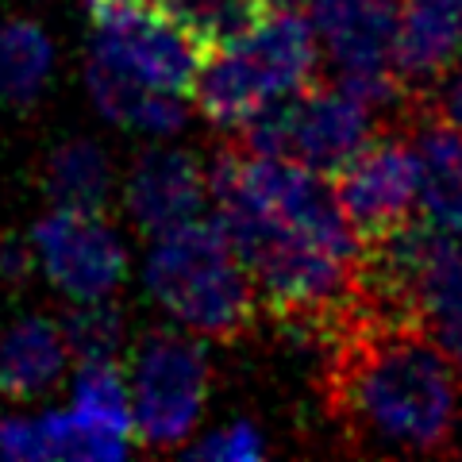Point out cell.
Wrapping results in <instances>:
<instances>
[{"mask_svg": "<svg viewBox=\"0 0 462 462\" xmlns=\"http://www.w3.org/2000/svg\"><path fill=\"white\" fill-rule=\"evenodd\" d=\"M316 66H320V47L309 20L293 8L263 12L239 39L200 58L189 97L208 124L243 132L273 100L309 85Z\"/></svg>", "mask_w": 462, "mask_h": 462, "instance_id": "cell-3", "label": "cell"}, {"mask_svg": "<svg viewBox=\"0 0 462 462\" xmlns=\"http://www.w3.org/2000/svg\"><path fill=\"white\" fill-rule=\"evenodd\" d=\"M189 455L208 462H254L266 455V439L251 420H231L220 431H208L197 447H189Z\"/></svg>", "mask_w": 462, "mask_h": 462, "instance_id": "cell-20", "label": "cell"}, {"mask_svg": "<svg viewBox=\"0 0 462 462\" xmlns=\"http://www.w3.org/2000/svg\"><path fill=\"white\" fill-rule=\"evenodd\" d=\"M135 436L69 404L66 412H16L0 420V458L39 462V458H81L108 462L132 455Z\"/></svg>", "mask_w": 462, "mask_h": 462, "instance_id": "cell-11", "label": "cell"}, {"mask_svg": "<svg viewBox=\"0 0 462 462\" xmlns=\"http://www.w3.org/2000/svg\"><path fill=\"white\" fill-rule=\"evenodd\" d=\"M420 162V212L431 227L462 239V127L424 116L416 132Z\"/></svg>", "mask_w": 462, "mask_h": 462, "instance_id": "cell-15", "label": "cell"}, {"mask_svg": "<svg viewBox=\"0 0 462 462\" xmlns=\"http://www.w3.org/2000/svg\"><path fill=\"white\" fill-rule=\"evenodd\" d=\"M32 270H35L32 243H20V239H0V282H5V285H20V282H23Z\"/></svg>", "mask_w": 462, "mask_h": 462, "instance_id": "cell-22", "label": "cell"}, {"mask_svg": "<svg viewBox=\"0 0 462 462\" xmlns=\"http://www.w3.org/2000/svg\"><path fill=\"white\" fill-rule=\"evenodd\" d=\"M35 270L74 305L108 300L127 278V247L105 212L54 208L32 231Z\"/></svg>", "mask_w": 462, "mask_h": 462, "instance_id": "cell-8", "label": "cell"}, {"mask_svg": "<svg viewBox=\"0 0 462 462\" xmlns=\"http://www.w3.org/2000/svg\"><path fill=\"white\" fill-rule=\"evenodd\" d=\"M143 285L200 339H236L254 324L258 293L216 220H189L151 239Z\"/></svg>", "mask_w": 462, "mask_h": 462, "instance_id": "cell-2", "label": "cell"}, {"mask_svg": "<svg viewBox=\"0 0 462 462\" xmlns=\"http://www.w3.org/2000/svg\"><path fill=\"white\" fill-rule=\"evenodd\" d=\"M208 200V170L189 151L154 147L135 158L124 181V208L143 236H162L189 220H200Z\"/></svg>", "mask_w": 462, "mask_h": 462, "instance_id": "cell-10", "label": "cell"}, {"mask_svg": "<svg viewBox=\"0 0 462 462\" xmlns=\"http://www.w3.org/2000/svg\"><path fill=\"white\" fill-rule=\"evenodd\" d=\"M89 93L97 100V108L108 116L112 124L127 127L139 135H173L185 124V97H173L162 89H151L147 81L132 78L127 69L112 66L108 58L89 54Z\"/></svg>", "mask_w": 462, "mask_h": 462, "instance_id": "cell-14", "label": "cell"}, {"mask_svg": "<svg viewBox=\"0 0 462 462\" xmlns=\"http://www.w3.org/2000/svg\"><path fill=\"white\" fill-rule=\"evenodd\" d=\"M458 370L424 328L355 316L331 339L328 409L358 451H447L458 428Z\"/></svg>", "mask_w": 462, "mask_h": 462, "instance_id": "cell-1", "label": "cell"}, {"mask_svg": "<svg viewBox=\"0 0 462 462\" xmlns=\"http://www.w3.org/2000/svg\"><path fill=\"white\" fill-rule=\"evenodd\" d=\"M85 8L93 12V20H105V16H120V12H151V8H162V0H85Z\"/></svg>", "mask_w": 462, "mask_h": 462, "instance_id": "cell-23", "label": "cell"}, {"mask_svg": "<svg viewBox=\"0 0 462 462\" xmlns=\"http://www.w3.org/2000/svg\"><path fill=\"white\" fill-rule=\"evenodd\" d=\"M254 5L263 8V12H278V8H297L300 0H254Z\"/></svg>", "mask_w": 462, "mask_h": 462, "instance_id": "cell-25", "label": "cell"}, {"mask_svg": "<svg viewBox=\"0 0 462 462\" xmlns=\"http://www.w3.org/2000/svg\"><path fill=\"white\" fill-rule=\"evenodd\" d=\"M305 20L320 54L336 66L339 85L370 112L412 105L409 85L397 74L401 0H309Z\"/></svg>", "mask_w": 462, "mask_h": 462, "instance_id": "cell-6", "label": "cell"}, {"mask_svg": "<svg viewBox=\"0 0 462 462\" xmlns=\"http://www.w3.org/2000/svg\"><path fill=\"white\" fill-rule=\"evenodd\" d=\"M69 366V346L62 320L54 316H20L0 336V393L12 401L42 397L62 382Z\"/></svg>", "mask_w": 462, "mask_h": 462, "instance_id": "cell-13", "label": "cell"}, {"mask_svg": "<svg viewBox=\"0 0 462 462\" xmlns=\"http://www.w3.org/2000/svg\"><path fill=\"white\" fill-rule=\"evenodd\" d=\"M158 12H166L205 54L227 47L231 39H239L263 16V8L254 0H162Z\"/></svg>", "mask_w": 462, "mask_h": 462, "instance_id": "cell-18", "label": "cell"}, {"mask_svg": "<svg viewBox=\"0 0 462 462\" xmlns=\"http://www.w3.org/2000/svg\"><path fill=\"white\" fill-rule=\"evenodd\" d=\"M331 193L351 224L355 239L378 243L404 227L420 200V162L416 147L401 135H378L366 139L346 162L331 173Z\"/></svg>", "mask_w": 462, "mask_h": 462, "instance_id": "cell-7", "label": "cell"}, {"mask_svg": "<svg viewBox=\"0 0 462 462\" xmlns=\"http://www.w3.org/2000/svg\"><path fill=\"white\" fill-rule=\"evenodd\" d=\"M127 389H132L135 443L154 451L181 447L205 416L212 389V366L200 336L189 328L147 331L132 351Z\"/></svg>", "mask_w": 462, "mask_h": 462, "instance_id": "cell-4", "label": "cell"}, {"mask_svg": "<svg viewBox=\"0 0 462 462\" xmlns=\"http://www.w3.org/2000/svg\"><path fill=\"white\" fill-rule=\"evenodd\" d=\"M416 112L431 116V120H443V124L462 127V58L420 97Z\"/></svg>", "mask_w": 462, "mask_h": 462, "instance_id": "cell-21", "label": "cell"}, {"mask_svg": "<svg viewBox=\"0 0 462 462\" xmlns=\"http://www.w3.org/2000/svg\"><path fill=\"white\" fill-rule=\"evenodd\" d=\"M462 58V0H401L397 74L412 100L436 85Z\"/></svg>", "mask_w": 462, "mask_h": 462, "instance_id": "cell-12", "label": "cell"}, {"mask_svg": "<svg viewBox=\"0 0 462 462\" xmlns=\"http://www.w3.org/2000/svg\"><path fill=\"white\" fill-rule=\"evenodd\" d=\"M54 51L35 20H0V105L27 108L47 89Z\"/></svg>", "mask_w": 462, "mask_h": 462, "instance_id": "cell-17", "label": "cell"}, {"mask_svg": "<svg viewBox=\"0 0 462 462\" xmlns=\"http://www.w3.org/2000/svg\"><path fill=\"white\" fill-rule=\"evenodd\" d=\"M62 336L69 346V358H78V363H108V358H120L127 328L124 316L108 300H85V305H74V312L62 320Z\"/></svg>", "mask_w": 462, "mask_h": 462, "instance_id": "cell-19", "label": "cell"}, {"mask_svg": "<svg viewBox=\"0 0 462 462\" xmlns=\"http://www.w3.org/2000/svg\"><path fill=\"white\" fill-rule=\"evenodd\" d=\"M370 120L374 112L339 81H309L258 112L243 127V147L293 158V162L331 178L370 139Z\"/></svg>", "mask_w": 462, "mask_h": 462, "instance_id": "cell-5", "label": "cell"}, {"mask_svg": "<svg viewBox=\"0 0 462 462\" xmlns=\"http://www.w3.org/2000/svg\"><path fill=\"white\" fill-rule=\"evenodd\" d=\"M439 346H443L447 355H451V363H455V370H458V382H462V331H455V336H447Z\"/></svg>", "mask_w": 462, "mask_h": 462, "instance_id": "cell-24", "label": "cell"}, {"mask_svg": "<svg viewBox=\"0 0 462 462\" xmlns=\"http://www.w3.org/2000/svg\"><path fill=\"white\" fill-rule=\"evenodd\" d=\"M89 54L108 58L112 66L127 69L132 78L147 81L151 89H162L189 100L200 58L205 51L173 23L166 12H120V16L97 20Z\"/></svg>", "mask_w": 462, "mask_h": 462, "instance_id": "cell-9", "label": "cell"}, {"mask_svg": "<svg viewBox=\"0 0 462 462\" xmlns=\"http://www.w3.org/2000/svg\"><path fill=\"white\" fill-rule=\"evenodd\" d=\"M42 185H47V197L54 200V208L105 212L112 200V162L100 143L69 139L47 158Z\"/></svg>", "mask_w": 462, "mask_h": 462, "instance_id": "cell-16", "label": "cell"}]
</instances>
